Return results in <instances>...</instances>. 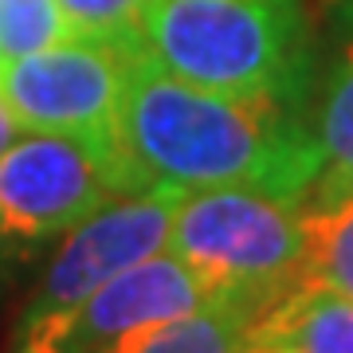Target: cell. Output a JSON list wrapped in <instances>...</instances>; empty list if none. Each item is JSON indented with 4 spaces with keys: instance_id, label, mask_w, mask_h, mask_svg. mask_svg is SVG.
I'll return each instance as SVG.
<instances>
[{
    "instance_id": "obj_1",
    "label": "cell",
    "mask_w": 353,
    "mask_h": 353,
    "mask_svg": "<svg viewBox=\"0 0 353 353\" xmlns=\"http://www.w3.org/2000/svg\"><path fill=\"white\" fill-rule=\"evenodd\" d=\"M126 192L263 189L287 201L322 169L310 94H236L134 59L110 130Z\"/></svg>"
},
{
    "instance_id": "obj_2",
    "label": "cell",
    "mask_w": 353,
    "mask_h": 353,
    "mask_svg": "<svg viewBox=\"0 0 353 353\" xmlns=\"http://www.w3.org/2000/svg\"><path fill=\"white\" fill-rule=\"evenodd\" d=\"M141 55L176 79L236 94H314L303 0H153Z\"/></svg>"
},
{
    "instance_id": "obj_3",
    "label": "cell",
    "mask_w": 353,
    "mask_h": 353,
    "mask_svg": "<svg viewBox=\"0 0 353 353\" xmlns=\"http://www.w3.org/2000/svg\"><path fill=\"white\" fill-rule=\"evenodd\" d=\"M165 252L212 294H243L271 310L306 279V216L263 189H192L176 196Z\"/></svg>"
},
{
    "instance_id": "obj_4",
    "label": "cell",
    "mask_w": 353,
    "mask_h": 353,
    "mask_svg": "<svg viewBox=\"0 0 353 353\" xmlns=\"http://www.w3.org/2000/svg\"><path fill=\"white\" fill-rule=\"evenodd\" d=\"M122 192L110 141L24 130L0 153V259L67 236Z\"/></svg>"
},
{
    "instance_id": "obj_5",
    "label": "cell",
    "mask_w": 353,
    "mask_h": 353,
    "mask_svg": "<svg viewBox=\"0 0 353 353\" xmlns=\"http://www.w3.org/2000/svg\"><path fill=\"white\" fill-rule=\"evenodd\" d=\"M141 55L126 39L71 36L0 67V94L24 130L110 141L130 67Z\"/></svg>"
},
{
    "instance_id": "obj_6",
    "label": "cell",
    "mask_w": 353,
    "mask_h": 353,
    "mask_svg": "<svg viewBox=\"0 0 353 353\" xmlns=\"http://www.w3.org/2000/svg\"><path fill=\"white\" fill-rule=\"evenodd\" d=\"M176 196L181 192H122L102 204L99 212H90L79 228H71L63 248L39 279L36 294L28 299L20 330L43 326L75 310L126 267L165 252Z\"/></svg>"
},
{
    "instance_id": "obj_7",
    "label": "cell",
    "mask_w": 353,
    "mask_h": 353,
    "mask_svg": "<svg viewBox=\"0 0 353 353\" xmlns=\"http://www.w3.org/2000/svg\"><path fill=\"white\" fill-rule=\"evenodd\" d=\"M208 299L216 294L173 252H157L102 283L75 310L20 330L16 353H106L138 326L189 314Z\"/></svg>"
},
{
    "instance_id": "obj_8",
    "label": "cell",
    "mask_w": 353,
    "mask_h": 353,
    "mask_svg": "<svg viewBox=\"0 0 353 353\" xmlns=\"http://www.w3.org/2000/svg\"><path fill=\"white\" fill-rule=\"evenodd\" d=\"M314 130L322 145V169L303 196L306 212H322L353 196V0H341L338 48L330 59L322 99L314 102Z\"/></svg>"
},
{
    "instance_id": "obj_9",
    "label": "cell",
    "mask_w": 353,
    "mask_h": 353,
    "mask_svg": "<svg viewBox=\"0 0 353 353\" xmlns=\"http://www.w3.org/2000/svg\"><path fill=\"white\" fill-rule=\"evenodd\" d=\"M267 310L243 294H216L189 314L138 326L106 353H240Z\"/></svg>"
},
{
    "instance_id": "obj_10",
    "label": "cell",
    "mask_w": 353,
    "mask_h": 353,
    "mask_svg": "<svg viewBox=\"0 0 353 353\" xmlns=\"http://www.w3.org/2000/svg\"><path fill=\"white\" fill-rule=\"evenodd\" d=\"M255 326L287 338L299 353H353V299L306 279Z\"/></svg>"
},
{
    "instance_id": "obj_11",
    "label": "cell",
    "mask_w": 353,
    "mask_h": 353,
    "mask_svg": "<svg viewBox=\"0 0 353 353\" xmlns=\"http://www.w3.org/2000/svg\"><path fill=\"white\" fill-rule=\"evenodd\" d=\"M306 275L353 299V196L334 208L306 212Z\"/></svg>"
},
{
    "instance_id": "obj_12",
    "label": "cell",
    "mask_w": 353,
    "mask_h": 353,
    "mask_svg": "<svg viewBox=\"0 0 353 353\" xmlns=\"http://www.w3.org/2000/svg\"><path fill=\"white\" fill-rule=\"evenodd\" d=\"M71 39L59 0H0V67Z\"/></svg>"
},
{
    "instance_id": "obj_13",
    "label": "cell",
    "mask_w": 353,
    "mask_h": 353,
    "mask_svg": "<svg viewBox=\"0 0 353 353\" xmlns=\"http://www.w3.org/2000/svg\"><path fill=\"white\" fill-rule=\"evenodd\" d=\"M153 0H59L71 36L83 39H126L138 43L141 16Z\"/></svg>"
},
{
    "instance_id": "obj_14",
    "label": "cell",
    "mask_w": 353,
    "mask_h": 353,
    "mask_svg": "<svg viewBox=\"0 0 353 353\" xmlns=\"http://www.w3.org/2000/svg\"><path fill=\"white\" fill-rule=\"evenodd\" d=\"M20 134H24V126L16 122V114L8 110V102H4V94H0V153L8 150Z\"/></svg>"
}]
</instances>
